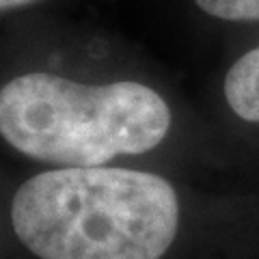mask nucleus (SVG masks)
Returning <instances> with one entry per match:
<instances>
[{
	"label": "nucleus",
	"instance_id": "nucleus-1",
	"mask_svg": "<svg viewBox=\"0 0 259 259\" xmlns=\"http://www.w3.org/2000/svg\"><path fill=\"white\" fill-rule=\"evenodd\" d=\"M11 223L37 259H162L180 227L164 177L130 168H54L24 182Z\"/></svg>",
	"mask_w": 259,
	"mask_h": 259
},
{
	"label": "nucleus",
	"instance_id": "nucleus-2",
	"mask_svg": "<svg viewBox=\"0 0 259 259\" xmlns=\"http://www.w3.org/2000/svg\"><path fill=\"white\" fill-rule=\"evenodd\" d=\"M168 127L166 102L141 82L82 84L30 71L0 89V136L26 158L61 168L145 153Z\"/></svg>",
	"mask_w": 259,
	"mask_h": 259
},
{
	"label": "nucleus",
	"instance_id": "nucleus-3",
	"mask_svg": "<svg viewBox=\"0 0 259 259\" xmlns=\"http://www.w3.org/2000/svg\"><path fill=\"white\" fill-rule=\"evenodd\" d=\"M225 97L240 119L259 123V46L229 69L225 78Z\"/></svg>",
	"mask_w": 259,
	"mask_h": 259
},
{
	"label": "nucleus",
	"instance_id": "nucleus-4",
	"mask_svg": "<svg viewBox=\"0 0 259 259\" xmlns=\"http://www.w3.org/2000/svg\"><path fill=\"white\" fill-rule=\"evenodd\" d=\"M205 13L229 22H259V0H194Z\"/></svg>",
	"mask_w": 259,
	"mask_h": 259
},
{
	"label": "nucleus",
	"instance_id": "nucleus-5",
	"mask_svg": "<svg viewBox=\"0 0 259 259\" xmlns=\"http://www.w3.org/2000/svg\"><path fill=\"white\" fill-rule=\"evenodd\" d=\"M37 3V0H0V11H9V9H18V7Z\"/></svg>",
	"mask_w": 259,
	"mask_h": 259
}]
</instances>
